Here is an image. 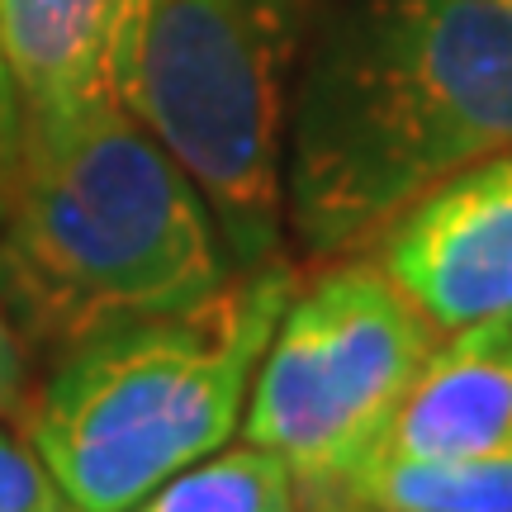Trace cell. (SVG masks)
Wrapping results in <instances>:
<instances>
[{"instance_id":"cell-4","label":"cell","mask_w":512,"mask_h":512,"mask_svg":"<svg viewBox=\"0 0 512 512\" xmlns=\"http://www.w3.org/2000/svg\"><path fill=\"white\" fill-rule=\"evenodd\" d=\"M313 0H114L105 95L181 166L238 266L275 261Z\"/></svg>"},{"instance_id":"cell-1","label":"cell","mask_w":512,"mask_h":512,"mask_svg":"<svg viewBox=\"0 0 512 512\" xmlns=\"http://www.w3.org/2000/svg\"><path fill=\"white\" fill-rule=\"evenodd\" d=\"M512 147V10L347 0L318 19L285 128V219L313 256L375 247L451 176Z\"/></svg>"},{"instance_id":"cell-6","label":"cell","mask_w":512,"mask_h":512,"mask_svg":"<svg viewBox=\"0 0 512 512\" xmlns=\"http://www.w3.org/2000/svg\"><path fill=\"white\" fill-rule=\"evenodd\" d=\"M375 261L441 332L512 318V147L403 209Z\"/></svg>"},{"instance_id":"cell-5","label":"cell","mask_w":512,"mask_h":512,"mask_svg":"<svg viewBox=\"0 0 512 512\" xmlns=\"http://www.w3.org/2000/svg\"><path fill=\"white\" fill-rule=\"evenodd\" d=\"M437 347L441 328L380 261H342L294 290L275 323L247 394V441L290 465L299 503L328 494L375 460Z\"/></svg>"},{"instance_id":"cell-9","label":"cell","mask_w":512,"mask_h":512,"mask_svg":"<svg viewBox=\"0 0 512 512\" xmlns=\"http://www.w3.org/2000/svg\"><path fill=\"white\" fill-rule=\"evenodd\" d=\"M304 512H512V451L484 460H370Z\"/></svg>"},{"instance_id":"cell-3","label":"cell","mask_w":512,"mask_h":512,"mask_svg":"<svg viewBox=\"0 0 512 512\" xmlns=\"http://www.w3.org/2000/svg\"><path fill=\"white\" fill-rule=\"evenodd\" d=\"M299 275L238 266L195 309L119 323L62 351L24 437L76 512H128L238 432L261 351Z\"/></svg>"},{"instance_id":"cell-11","label":"cell","mask_w":512,"mask_h":512,"mask_svg":"<svg viewBox=\"0 0 512 512\" xmlns=\"http://www.w3.org/2000/svg\"><path fill=\"white\" fill-rule=\"evenodd\" d=\"M0 512H76L29 437H15L5 422H0Z\"/></svg>"},{"instance_id":"cell-8","label":"cell","mask_w":512,"mask_h":512,"mask_svg":"<svg viewBox=\"0 0 512 512\" xmlns=\"http://www.w3.org/2000/svg\"><path fill=\"white\" fill-rule=\"evenodd\" d=\"M114 0H0V53L24 110L105 91Z\"/></svg>"},{"instance_id":"cell-10","label":"cell","mask_w":512,"mask_h":512,"mask_svg":"<svg viewBox=\"0 0 512 512\" xmlns=\"http://www.w3.org/2000/svg\"><path fill=\"white\" fill-rule=\"evenodd\" d=\"M128 512H304V503L290 465L247 441L185 465Z\"/></svg>"},{"instance_id":"cell-7","label":"cell","mask_w":512,"mask_h":512,"mask_svg":"<svg viewBox=\"0 0 512 512\" xmlns=\"http://www.w3.org/2000/svg\"><path fill=\"white\" fill-rule=\"evenodd\" d=\"M512 451V318L451 332L413 380L375 460H484Z\"/></svg>"},{"instance_id":"cell-2","label":"cell","mask_w":512,"mask_h":512,"mask_svg":"<svg viewBox=\"0 0 512 512\" xmlns=\"http://www.w3.org/2000/svg\"><path fill=\"white\" fill-rule=\"evenodd\" d=\"M219 223L105 91L24 110L0 209V309L38 347L195 309L228 280Z\"/></svg>"},{"instance_id":"cell-13","label":"cell","mask_w":512,"mask_h":512,"mask_svg":"<svg viewBox=\"0 0 512 512\" xmlns=\"http://www.w3.org/2000/svg\"><path fill=\"white\" fill-rule=\"evenodd\" d=\"M24 399V351H19L15 323L0 309V418Z\"/></svg>"},{"instance_id":"cell-12","label":"cell","mask_w":512,"mask_h":512,"mask_svg":"<svg viewBox=\"0 0 512 512\" xmlns=\"http://www.w3.org/2000/svg\"><path fill=\"white\" fill-rule=\"evenodd\" d=\"M19 133H24V100H19L15 76H10V62L0 53V209H5V195H10V176H15Z\"/></svg>"},{"instance_id":"cell-14","label":"cell","mask_w":512,"mask_h":512,"mask_svg":"<svg viewBox=\"0 0 512 512\" xmlns=\"http://www.w3.org/2000/svg\"><path fill=\"white\" fill-rule=\"evenodd\" d=\"M498 5H508V10H512V0H498Z\"/></svg>"}]
</instances>
